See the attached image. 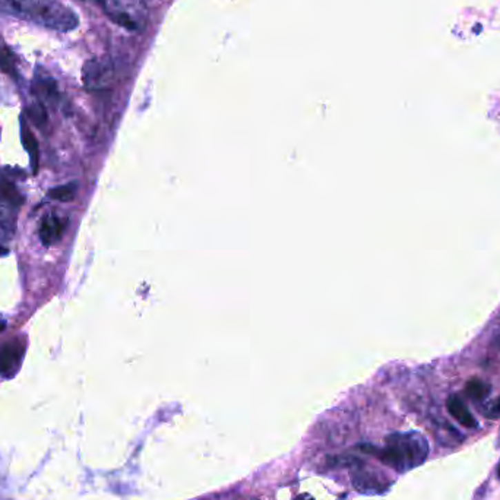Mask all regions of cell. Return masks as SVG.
<instances>
[{
  "label": "cell",
  "mask_w": 500,
  "mask_h": 500,
  "mask_svg": "<svg viewBox=\"0 0 500 500\" xmlns=\"http://www.w3.org/2000/svg\"><path fill=\"white\" fill-rule=\"evenodd\" d=\"M0 14L60 32L72 31L79 26L75 12L59 0H0Z\"/></svg>",
  "instance_id": "6da1fadb"
},
{
  "label": "cell",
  "mask_w": 500,
  "mask_h": 500,
  "mask_svg": "<svg viewBox=\"0 0 500 500\" xmlns=\"http://www.w3.org/2000/svg\"><path fill=\"white\" fill-rule=\"evenodd\" d=\"M366 450L373 452L382 464L391 467L399 474L408 472L420 467L429 457V442L417 432L392 433L385 439L383 448L366 446Z\"/></svg>",
  "instance_id": "7a4b0ae2"
},
{
  "label": "cell",
  "mask_w": 500,
  "mask_h": 500,
  "mask_svg": "<svg viewBox=\"0 0 500 500\" xmlns=\"http://www.w3.org/2000/svg\"><path fill=\"white\" fill-rule=\"evenodd\" d=\"M23 197L9 170L0 172V240H9L17 230V219Z\"/></svg>",
  "instance_id": "3957f363"
},
{
  "label": "cell",
  "mask_w": 500,
  "mask_h": 500,
  "mask_svg": "<svg viewBox=\"0 0 500 500\" xmlns=\"http://www.w3.org/2000/svg\"><path fill=\"white\" fill-rule=\"evenodd\" d=\"M114 78L113 65L108 59H90L82 69L85 88L90 91H101L112 85Z\"/></svg>",
  "instance_id": "277c9868"
},
{
  "label": "cell",
  "mask_w": 500,
  "mask_h": 500,
  "mask_svg": "<svg viewBox=\"0 0 500 500\" xmlns=\"http://www.w3.org/2000/svg\"><path fill=\"white\" fill-rule=\"evenodd\" d=\"M352 486L363 494H379L385 493L392 481L385 474L360 464L352 471Z\"/></svg>",
  "instance_id": "5b68a950"
},
{
  "label": "cell",
  "mask_w": 500,
  "mask_h": 500,
  "mask_svg": "<svg viewBox=\"0 0 500 500\" xmlns=\"http://www.w3.org/2000/svg\"><path fill=\"white\" fill-rule=\"evenodd\" d=\"M26 354V344L21 338H14L0 347V376L14 377L23 360Z\"/></svg>",
  "instance_id": "8992f818"
},
{
  "label": "cell",
  "mask_w": 500,
  "mask_h": 500,
  "mask_svg": "<svg viewBox=\"0 0 500 500\" xmlns=\"http://www.w3.org/2000/svg\"><path fill=\"white\" fill-rule=\"evenodd\" d=\"M32 91L37 97V100H40L43 104L44 103L56 104L59 100L56 81L41 69H39L35 73V78L32 82Z\"/></svg>",
  "instance_id": "52a82bcc"
},
{
  "label": "cell",
  "mask_w": 500,
  "mask_h": 500,
  "mask_svg": "<svg viewBox=\"0 0 500 500\" xmlns=\"http://www.w3.org/2000/svg\"><path fill=\"white\" fill-rule=\"evenodd\" d=\"M446 408L450 416H452L459 424L464 426L467 429H477L479 423L474 419L471 411L466 406V402L462 401L458 395H450L446 401Z\"/></svg>",
  "instance_id": "ba28073f"
},
{
  "label": "cell",
  "mask_w": 500,
  "mask_h": 500,
  "mask_svg": "<svg viewBox=\"0 0 500 500\" xmlns=\"http://www.w3.org/2000/svg\"><path fill=\"white\" fill-rule=\"evenodd\" d=\"M65 230V223L57 215H47L40 226V239L44 246H52L57 240H60Z\"/></svg>",
  "instance_id": "9c48e42d"
},
{
  "label": "cell",
  "mask_w": 500,
  "mask_h": 500,
  "mask_svg": "<svg viewBox=\"0 0 500 500\" xmlns=\"http://www.w3.org/2000/svg\"><path fill=\"white\" fill-rule=\"evenodd\" d=\"M21 138H22L23 148H26V151L30 154L32 173L37 174L39 173V163H40V148H39L37 138L34 137L32 130L30 129V126L27 123L26 117H21Z\"/></svg>",
  "instance_id": "30bf717a"
},
{
  "label": "cell",
  "mask_w": 500,
  "mask_h": 500,
  "mask_svg": "<svg viewBox=\"0 0 500 500\" xmlns=\"http://www.w3.org/2000/svg\"><path fill=\"white\" fill-rule=\"evenodd\" d=\"M0 70L6 73L10 78H19L18 73V59L15 53L10 50L9 46L5 43L3 37L0 35Z\"/></svg>",
  "instance_id": "8fae6325"
},
{
  "label": "cell",
  "mask_w": 500,
  "mask_h": 500,
  "mask_svg": "<svg viewBox=\"0 0 500 500\" xmlns=\"http://www.w3.org/2000/svg\"><path fill=\"white\" fill-rule=\"evenodd\" d=\"M492 392V386L481 379H471L466 385V394L474 401H483Z\"/></svg>",
  "instance_id": "7c38bea8"
},
{
  "label": "cell",
  "mask_w": 500,
  "mask_h": 500,
  "mask_svg": "<svg viewBox=\"0 0 500 500\" xmlns=\"http://www.w3.org/2000/svg\"><path fill=\"white\" fill-rule=\"evenodd\" d=\"M27 114L30 117V120L32 121V123L37 126L43 129L47 121H48V116H47V110H46V104H43L40 100L34 101L31 106L27 107Z\"/></svg>",
  "instance_id": "4fadbf2b"
},
{
  "label": "cell",
  "mask_w": 500,
  "mask_h": 500,
  "mask_svg": "<svg viewBox=\"0 0 500 500\" xmlns=\"http://www.w3.org/2000/svg\"><path fill=\"white\" fill-rule=\"evenodd\" d=\"M77 194V185L75 183H69V185H63L59 188H53L48 192V197L57 199L60 202H70Z\"/></svg>",
  "instance_id": "5bb4252c"
},
{
  "label": "cell",
  "mask_w": 500,
  "mask_h": 500,
  "mask_svg": "<svg viewBox=\"0 0 500 500\" xmlns=\"http://www.w3.org/2000/svg\"><path fill=\"white\" fill-rule=\"evenodd\" d=\"M481 414L486 419H490V420L500 419V397L496 399H492L489 402H486L481 408Z\"/></svg>",
  "instance_id": "9a60e30c"
},
{
  "label": "cell",
  "mask_w": 500,
  "mask_h": 500,
  "mask_svg": "<svg viewBox=\"0 0 500 500\" xmlns=\"http://www.w3.org/2000/svg\"><path fill=\"white\" fill-rule=\"evenodd\" d=\"M5 329H6V322L2 318H0V332H3Z\"/></svg>",
  "instance_id": "2e32d148"
},
{
  "label": "cell",
  "mask_w": 500,
  "mask_h": 500,
  "mask_svg": "<svg viewBox=\"0 0 500 500\" xmlns=\"http://www.w3.org/2000/svg\"><path fill=\"white\" fill-rule=\"evenodd\" d=\"M296 500H313L310 496H308V494H301V496H299Z\"/></svg>",
  "instance_id": "e0dca14e"
},
{
  "label": "cell",
  "mask_w": 500,
  "mask_h": 500,
  "mask_svg": "<svg viewBox=\"0 0 500 500\" xmlns=\"http://www.w3.org/2000/svg\"><path fill=\"white\" fill-rule=\"evenodd\" d=\"M496 344H497V347L500 348V334L497 335V338H496Z\"/></svg>",
  "instance_id": "ac0fdd59"
},
{
  "label": "cell",
  "mask_w": 500,
  "mask_h": 500,
  "mask_svg": "<svg viewBox=\"0 0 500 500\" xmlns=\"http://www.w3.org/2000/svg\"><path fill=\"white\" fill-rule=\"evenodd\" d=\"M497 477L500 479V464H499V468H497Z\"/></svg>",
  "instance_id": "d6986e66"
}]
</instances>
